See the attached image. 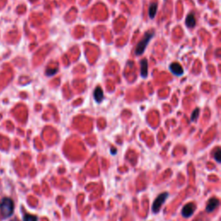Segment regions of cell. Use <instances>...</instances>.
Segmentation results:
<instances>
[{"label":"cell","mask_w":221,"mask_h":221,"mask_svg":"<svg viewBox=\"0 0 221 221\" xmlns=\"http://www.w3.org/2000/svg\"><path fill=\"white\" fill-rule=\"evenodd\" d=\"M194 210H195L194 205H193V203H189V204L186 205V206L183 207L182 211V213L183 217L188 218V217H190V216L193 214Z\"/></svg>","instance_id":"cell-5"},{"label":"cell","mask_w":221,"mask_h":221,"mask_svg":"<svg viewBox=\"0 0 221 221\" xmlns=\"http://www.w3.org/2000/svg\"><path fill=\"white\" fill-rule=\"evenodd\" d=\"M219 199H216V198H212V199H211L209 201H208V203L206 205V212H212V211H214L219 206Z\"/></svg>","instance_id":"cell-6"},{"label":"cell","mask_w":221,"mask_h":221,"mask_svg":"<svg viewBox=\"0 0 221 221\" xmlns=\"http://www.w3.org/2000/svg\"><path fill=\"white\" fill-rule=\"evenodd\" d=\"M156 11H157V5L155 3L151 4L149 6V17L152 19L155 17V14H156Z\"/></svg>","instance_id":"cell-10"},{"label":"cell","mask_w":221,"mask_h":221,"mask_svg":"<svg viewBox=\"0 0 221 221\" xmlns=\"http://www.w3.org/2000/svg\"><path fill=\"white\" fill-rule=\"evenodd\" d=\"M58 71V68L56 67H54V68H48L47 70H46V74L48 75V76H52V75H54L56 73V72Z\"/></svg>","instance_id":"cell-13"},{"label":"cell","mask_w":221,"mask_h":221,"mask_svg":"<svg viewBox=\"0 0 221 221\" xmlns=\"http://www.w3.org/2000/svg\"><path fill=\"white\" fill-rule=\"evenodd\" d=\"M154 35H155L154 30H149V31L144 34L143 39L137 44L136 49H135V54L136 55H140L144 54V50L147 48V45L149 44V42H150L151 38L154 36Z\"/></svg>","instance_id":"cell-2"},{"label":"cell","mask_w":221,"mask_h":221,"mask_svg":"<svg viewBox=\"0 0 221 221\" xmlns=\"http://www.w3.org/2000/svg\"><path fill=\"white\" fill-rule=\"evenodd\" d=\"M140 65H141V76L143 78H146L148 76V61L147 59H143L141 62H140Z\"/></svg>","instance_id":"cell-7"},{"label":"cell","mask_w":221,"mask_h":221,"mask_svg":"<svg viewBox=\"0 0 221 221\" xmlns=\"http://www.w3.org/2000/svg\"><path fill=\"white\" fill-rule=\"evenodd\" d=\"M169 69L176 76H182L183 73H184L183 67L179 63H177V62H173V63H171L170 66H169Z\"/></svg>","instance_id":"cell-4"},{"label":"cell","mask_w":221,"mask_h":221,"mask_svg":"<svg viewBox=\"0 0 221 221\" xmlns=\"http://www.w3.org/2000/svg\"><path fill=\"white\" fill-rule=\"evenodd\" d=\"M168 193H161L159 196L156 197V199H155V201L153 203V206H152V212L154 213H157L160 211L162 206L165 202V200L168 198Z\"/></svg>","instance_id":"cell-3"},{"label":"cell","mask_w":221,"mask_h":221,"mask_svg":"<svg viewBox=\"0 0 221 221\" xmlns=\"http://www.w3.org/2000/svg\"><path fill=\"white\" fill-rule=\"evenodd\" d=\"M93 97H94V100H95L96 102L100 103V102L102 101L103 98H104V93H103V91H102L101 87H98L97 88L94 90Z\"/></svg>","instance_id":"cell-8"},{"label":"cell","mask_w":221,"mask_h":221,"mask_svg":"<svg viewBox=\"0 0 221 221\" xmlns=\"http://www.w3.org/2000/svg\"><path fill=\"white\" fill-rule=\"evenodd\" d=\"M199 108H196V109H194L193 111V113H192V116H191V121H195V120H197V118H198V117H199Z\"/></svg>","instance_id":"cell-12"},{"label":"cell","mask_w":221,"mask_h":221,"mask_svg":"<svg viewBox=\"0 0 221 221\" xmlns=\"http://www.w3.org/2000/svg\"><path fill=\"white\" fill-rule=\"evenodd\" d=\"M214 159H215L218 162H220V149L218 148L216 152L214 153Z\"/></svg>","instance_id":"cell-14"},{"label":"cell","mask_w":221,"mask_h":221,"mask_svg":"<svg viewBox=\"0 0 221 221\" xmlns=\"http://www.w3.org/2000/svg\"><path fill=\"white\" fill-rule=\"evenodd\" d=\"M116 151H117L116 149H114V148L110 149V152H111V154H112V155H115V154H116Z\"/></svg>","instance_id":"cell-15"},{"label":"cell","mask_w":221,"mask_h":221,"mask_svg":"<svg viewBox=\"0 0 221 221\" xmlns=\"http://www.w3.org/2000/svg\"><path fill=\"white\" fill-rule=\"evenodd\" d=\"M186 25L188 28H193L196 24V20H195V17L193 15V13H189L188 17L186 18Z\"/></svg>","instance_id":"cell-9"},{"label":"cell","mask_w":221,"mask_h":221,"mask_svg":"<svg viewBox=\"0 0 221 221\" xmlns=\"http://www.w3.org/2000/svg\"><path fill=\"white\" fill-rule=\"evenodd\" d=\"M14 202L11 198H4L0 202V212L4 219H7L13 214Z\"/></svg>","instance_id":"cell-1"},{"label":"cell","mask_w":221,"mask_h":221,"mask_svg":"<svg viewBox=\"0 0 221 221\" xmlns=\"http://www.w3.org/2000/svg\"><path fill=\"white\" fill-rule=\"evenodd\" d=\"M23 221H37V217L31 214H25L23 216Z\"/></svg>","instance_id":"cell-11"}]
</instances>
